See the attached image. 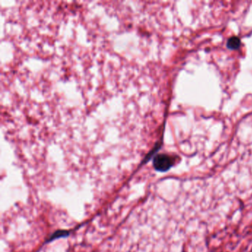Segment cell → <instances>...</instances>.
<instances>
[{"label": "cell", "mask_w": 252, "mask_h": 252, "mask_svg": "<svg viewBox=\"0 0 252 252\" xmlns=\"http://www.w3.org/2000/svg\"><path fill=\"white\" fill-rule=\"evenodd\" d=\"M175 158L168 154H158L153 158V165L155 170L166 172L175 166Z\"/></svg>", "instance_id": "6da1fadb"}, {"label": "cell", "mask_w": 252, "mask_h": 252, "mask_svg": "<svg viewBox=\"0 0 252 252\" xmlns=\"http://www.w3.org/2000/svg\"><path fill=\"white\" fill-rule=\"evenodd\" d=\"M241 46V40L237 36H231L227 42V48L230 50H237Z\"/></svg>", "instance_id": "7a4b0ae2"}, {"label": "cell", "mask_w": 252, "mask_h": 252, "mask_svg": "<svg viewBox=\"0 0 252 252\" xmlns=\"http://www.w3.org/2000/svg\"><path fill=\"white\" fill-rule=\"evenodd\" d=\"M69 234H70V231H67V230H58V231L54 232L52 235L50 236L49 238L47 240V243L54 241V240H57L58 238H61V237H67Z\"/></svg>", "instance_id": "3957f363"}]
</instances>
